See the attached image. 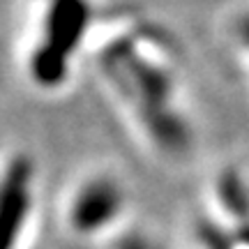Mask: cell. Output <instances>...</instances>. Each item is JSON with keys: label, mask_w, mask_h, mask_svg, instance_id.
I'll return each instance as SVG.
<instances>
[{"label": "cell", "mask_w": 249, "mask_h": 249, "mask_svg": "<svg viewBox=\"0 0 249 249\" xmlns=\"http://www.w3.org/2000/svg\"><path fill=\"white\" fill-rule=\"evenodd\" d=\"M118 205L116 189L107 182H97L90 185L83 194H81L79 203L74 208V219L81 229H92L97 224H104L113 214Z\"/></svg>", "instance_id": "1"}]
</instances>
